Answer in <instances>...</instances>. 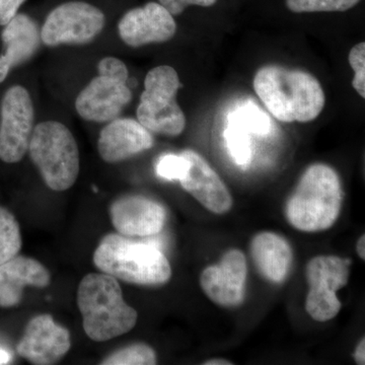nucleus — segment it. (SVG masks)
I'll use <instances>...</instances> for the list:
<instances>
[{
  "instance_id": "obj_1",
  "label": "nucleus",
  "mask_w": 365,
  "mask_h": 365,
  "mask_svg": "<svg viewBox=\"0 0 365 365\" xmlns=\"http://www.w3.org/2000/svg\"><path fill=\"white\" fill-rule=\"evenodd\" d=\"M253 86L268 111L284 123L314 121L325 107L321 83L300 69L276 64L261 67L255 74Z\"/></svg>"
},
{
  "instance_id": "obj_2",
  "label": "nucleus",
  "mask_w": 365,
  "mask_h": 365,
  "mask_svg": "<svg viewBox=\"0 0 365 365\" xmlns=\"http://www.w3.org/2000/svg\"><path fill=\"white\" fill-rule=\"evenodd\" d=\"M78 306L86 335L96 342H106L130 332L138 314L125 302L116 278L106 273H91L81 281Z\"/></svg>"
},
{
  "instance_id": "obj_3",
  "label": "nucleus",
  "mask_w": 365,
  "mask_h": 365,
  "mask_svg": "<svg viewBox=\"0 0 365 365\" xmlns=\"http://www.w3.org/2000/svg\"><path fill=\"white\" fill-rule=\"evenodd\" d=\"M342 199L337 173L324 163H314L307 168L288 199V222L302 232L328 230L339 216Z\"/></svg>"
},
{
  "instance_id": "obj_4",
  "label": "nucleus",
  "mask_w": 365,
  "mask_h": 365,
  "mask_svg": "<svg viewBox=\"0 0 365 365\" xmlns=\"http://www.w3.org/2000/svg\"><path fill=\"white\" fill-rule=\"evenodd\" d=\"M93 260L103 273L132 284L160 287L172 277L169 261L157 246L131 241L124 235H106Z\"/></svg>"
},
{
  "instance_id": "obj_5",
  "label": "nucleus",
  "mask_w": 365,
  "mask_h": 365,
  "mask_svg": "<svg viewBox=\"0 0 365 365\" xmlns=\"http://www.w3.org/2000/svg\"><path fill=\"white\" fill-rule=\"evenodd\" d=\"M28 150L50 189L61 192L73 186L79 174V151L66 126L56 121L38 124Z\"/></svg>"
},
{
  "instance_id": "obj_6",
  "label": "nucleus",
  "mask_w": 365,
  "mask_h": 365,
  "mask_svg": "<svg viewBox=\"0 0 365 365\" xmlns=\"http://www.w3.org/2000/svg\"><path fill=\"white\" fill-rule=\"evenodd\" d=\"M180 88L181 81L172 66H160L148 71L137 108L139 123L150 132L180 135L186 127V117L176 101Z\"/></svg>"
},
{
  "instance_id": "obj_7",
  "label": "nucleus",
  "mask_w": 365,
  "mask_h": 365,
  "mask_svg": "<svg viewBox=\"0 0 365 365\" xmlns=\"http://www.w3.org/2000/svg\"><path fill=\"white\" fill-rule=\"evenodd\" d=\"M350 259L337 256L314 257L307 265L309 292L306 300L307 314L318 322L330 321L339 314L342 304L337 292L347 285Z\"/></svg>"
},
{
  "instance_id": "obj_8",
  "label": "nucleus",
  "mask_w": 365,
  "mask_h": 365,
  "mask_svg": "<svg viewBox=\"0 0 365 365\" xmlns=\"http://www.w3.org/2000/svg\"><path fill=\"white\" fill-rule=\"evenodd\" d=\"M105 14L86 2L72 1L53 9L41 31V40L49 47L90 43L102 32Z\"/></svg>"
},
{
  "instance_id": "obj_9",
  "label": "nucleus",
  "mask_w": 365,
  "mask_h": 365,
  "mask_svg": "<svg viewBox=\"0 0 365 365\" xmlns=\"http://www.w3.org/2000/svg\"><path fill=\"white\" fill-rule=\"evenodd\" d=\"M33 130L32 98L25 88L14 86L2 98L0 160L7 163L20 162L29 150Z\"/></svg>"
},
{
  "instance_id": "obj_10",
  "label": "nucleus",
  "mask_w": 365,
  "mask_h": 365,
  "mask_svg": "<svg viewBox=\"0 0 365 365\" xmlns=\"http://www.w3.org/2000/svg\"><path fill=\"white\" fill-rule=\"evenodd\" d=\"M71 347L68 330L50 314H39L29 322L16 351L32 364L50 365L63 359Z\"/></svg>"
},
{
  "instance_id": "obj_11",
  "label": "nucleus",
  "mask_w": 365,
  "mask_h": 365,
  "mask_svg": "<svg viewBox=\"0 0 365 365\" xmlns=\"http://www.w3.org/2000/svg\"><path fill=\"white\" fill-rule=\"evenodd\" d=\"M118 30L125 44L138 48L168 42L176 34L177 24L174 16L162 4L150 2L125 14Z\"/></svg>"
},
{
  "instance_id": "obj_12",
  "label": "nucleus",
  "mask_w": 365,
  "mask_h": 365,
  "mask_svg": "<svg viewBox=\"0 0 365 365\" xmlns=\"http://www.w3.org/2000/svg\"><path fill=\"white\" fill-rule=\"evenodd\" d=\"M246 257L239 250H230L218 265L204 269L200 284L209 299L222 307L237 306L244 297L246 285Z\"/></svg>"
},
{
  "instance_id": "obj_13",
  "label": "nucleus",
  "mask_w": 365,
  "mask_h": 365,
  "mask_svg": "<svg viewBox=\"0 0 365 365\" xmlns=\"http://www.w3.org/2000/svg\"><path fill=\"white\" fill-rule=\"evenodd\" d=\"M113 225L124 237H153L162 232L167 213L160 204L143 196H125L110 208Z\"/></svg>"
},
{
  "instance_id": "obj_14",
  "label": "nucleus",
  "mask_w": 365,
  "mask_h": 365,
  "mask_svg": "<svg viewBox=\"0 0 365 365\" xmlns=\"http://www.w3.org/2000/svg\"><path fill=\"white\" fill-rule=\"evenodd\" d=\"M181 155L189 163L188 172L180 181L185 191L211 212L216 215L227 212L232 208V198L217 173L196 151L186 150Z\"/></svg>"
},
{
  "instance_id": "obj_15",
  "label": "nucleus",
  "mask_w": 365,
  "mask_h": 365,
  "mask_svg": "<svg viewBox=\"0 0 365 365\" xmlns=\"http://www.w3.org/2000/svg\"><path fill=\"white\" fill-rule=\"evenodd\" d=\"M131 98L126 83L98 76L81 91L76 98V109L86 121H112L119 116Z\"/></svg>"
},
{
  "instance_id": "obj_16",
  "label": "nucleus",
  "mask_w": 365,
  "mask_h": 365,
  "mask_svg": "<svg viewBox=\"0 0 365 365\" xmlns=\"http://www.w3.org/2000/svg\"><path fill=\"white\" fill-rule=\"evenodd\" d=\"M153 145L150 132L133 119H114L101 131L98 150L106 163L128 160Z\"/></svg>"
},
{
  "instance_id": "obj_17",
  "label": "nucleus",
  "mask_w": 365,
  "mask_h": 365,
  "mask_svg": "<svg viewBox=\"0 0 365 365\" xmlns=\"http://www.w3.org/2000/svg\"><path fill=\"white\" fill-rule=\"evenodd\" d=\"M51 282L49 270L39 261L16 256L0 265V307H14L23 299L24 287L43 288Z\"/></svg>"
},
{
  "instance_id": "obj_18",
  "label": "nucleus",
  "mask_w": 365,
  "mask_h": 365,
  "mask_svg": "<svg viewBox=\"0 0 365 365\" xmlns=\"http://www.w3.org/2000/svg\"><path fill=\"white\" fill-rule=\"evenodd\" d=\"M41 35L30 16L16 14L2 31L4 52L0 55V83L14 66L26 62L37 51Z\"/></svg>"
},
{
  "instance_id": "obj_19",
  "label": "nucleus",
  "mask_w": 365,
  "mask_h": 365,
  "mask_svg": "<svg viewBox=\"0 0 365 365\" xmlns=\"http://www.w3.org/2000/svg\"><path fill=\"white\" fill-rule=\"evenodd\" d=\"M251 251L257 268L266 279L280 283L287 278L292 252L283 237L273 232H261L254 237Z\"/></svg>"
},
{
  "instance_id": "obj_20",
  "label": "nucleus",
  "mask_w": 365,
  "mask_h": 365,
  "mask_svg": "<svg viewBox=\"0 0 365 365\" xmlns=\"http://www.w3.org/2000/svg\"><path fill=\"white\" fill-rule=\"evenodd\" d=\"M21 248L20 225L11 211L0 206V265L18 256Z\"/></svg>"
},
{
  "instance_id": "obj_21",
  "label": "nucleus",
  "mask_w": 365,
  "mask_h": 365,
  "mask_svg": "<svg viewBox=\"0 0 365 365\" xmlns=\"http://www.w3.org/2000/svg\"><path fill=\"white\" fill-rule=\"evenodd\" d=\"M228 124L235 125L248 133L257 135H266L270 131V120L267 115L251 103L235 110L228 118Z\"/></svg>"
},
{
  "instance_id": "obj_22",
  "label": "nucleus",
  "mask_w": 365,
  "mask_h": 365,
  "mask_svg": "<svg viewBox=\"0 0 365 365\" xmlns=\"http://www.w3.org/2000/svg\"><path fill=\"white\" fill-rule=\"evenodd\" d=\"M157 364V354L150 346L133 344L112 353L103 360V365H153Z\"/></svg>"
},
{
  "instance_id": "obj_23",
  "label": "nucleus",
  "mask_w": 365,
  "mask_h": 365,
  "mask_svg": "<svg viewBox=\"0 0 365 365\" xmlns=\"http://www.w3.org/2000/svg\"><path fill=\"white\" fill-rule=\"evenodd\" d=\"M361 0H287V6L294 14L336 13L356 6Z\"/></svg>"
},
{
  "instance_id": "obj_24",
  "label": "nucleus",
  "mask_w": 365,
  "mask_h": 365,
  "mask_svg": "<svg viewBox=\"0 0 365 365\" xmlns=\"http://www.w3.org/2000/svg\"><path fill=\"white\" fill-rule=\"evenodd\" d=\"M225 137L228 153L235 163L242 168L249 165L252 160V148L248 132L235 125L228 124Z\"/></svg>"
},
{
  "instance_id": "obj_25",
  "label": "nucleus",
  "mask_w": 365,
  "mask_h": 365,
  "mask_svg": "<svg viewBox=\"0 0 365 365\" xmlns=\"http://www.w3.org/2000/svg\"><path fill=\"white\" fill-rule=\"evenodd\" d=\"M189 169V163L181 153L179 155L168 153L158 158L155 165L158 176L168 181H181L186 176Z\"/></svg>"
},
{
  "instance_id": "obj_26",
  "label": "nucleus",
  "mask_w": 365,
  "mask_h": 365,
  "mask_svg": "<svg viewBox=\"0 0 365 365\" xmlns=\"http://www.w3.org/2000/svg\"><path fill=\"white\" fill-rule=\"evenodd\" d=\"M350 66L354 71L352 86L361 98H365V43L360 42L349 52Z\"/></svg>"
},
{
  "instance_id": "obj_27",
  "label": "nucleus",
  "mask_w": 365,
  "mask_h": 365,
  "mask_svg": "<svg viewBox=\"0 0 365 365\" xmlns=\"http://www.w3.org/2000/svg\"><path fill=\"white\" fill-rule=\"evenodd\" d=\"M98 76L114 79L119 83H126L128 79V69L121 60L115 57H106L98 66Z\"/></svg>"
},
{
  "instance_id": "obj_28",
  "label": "nucleus",
  "mask_w": 365,
  "mask_h": 365,
  "mask_svg": "<svg viewBox=\"0 0 365 365\" xmlns=\"http://www.w3.org/2000/svg\"><path fill=\"white\" fill-rule=\"evenodd\" d=\"M158 1L173 16H179L190 6H215L217 0H158Z\"/></svg>"
},
{
  "instance_id": "obj_29",
  "label": "nucleus",
  "mask_w": 365,
  "mask_h": 365,
  "mask_svg": "<svg viewBox=\"0 0 365 365\" xmlns=\"http://www.w3.org/2000/svg\"><path fill=\"white\" fill-rule=\"evenodd\" d=\"M26 0H0V26H6L18 14Z\"/></svg>"
},
{
  "instance_id": "obj_30",
  "label": "nucleus",
  "mask_w": 365,
  "mask_h": 365,
  "mask_svg": "<svg viewBox=\"0 0 365 365\" xmlns=\"http://www.w3.org/2000/svg\"><path fill=\"white\" fill-rule=\"evenodd\" d=\"M364 339L360 341L359 344L357 345L356 349H355L354 359L356 360L357 364H365V343Z\"/></svg>"
},
{
  "instance_id": "obj_31",
  "label": "nucleus",
  "mask_w": 365,
  "mask_h": 365,
  "mask_svg": "<svg viewBox=\"0 0 365 365\" xmlns=\"http://www.w3.org/2000/svg\"><path fill=\"white\" fill-rule=\"evenodd\" d=\"M357 254L362 260L365 259V237L364 235H362L361 237H359V242H357L356 246Z\"/></svg>"
},
{
  "instance_id": "obj_32",
  "label": "nucleus",
  "mask_w": 365,
  "mask_h": 365,
  "mask_svg": "<svg viewBox=\"0 0 365 365\" xmlns=\"http://www.w3.org/2000/svg\"><path fill=\"white\" fill-rule=\"evenodd\" d=\"M11 354L6 350L0 348V364H7L11 362Z\"/></svg>"
},
{
  "instance_id": "obj_33",
  "label": "nucleus",
  "mask_w": 365,
  "mask_h": 365,
  "mask_svg": "<svg viewBox=\"0 0 365 365\" xmlns=\"http://www.w3.org/2000/svg\"><path fill=\"white\" fill-rule=\"evenodd\" d=\"M205 365H230L232 364V362L228 361V360L222 359H216L207 360V361L204 362Z\"/></svg>"
}]
</instances>
